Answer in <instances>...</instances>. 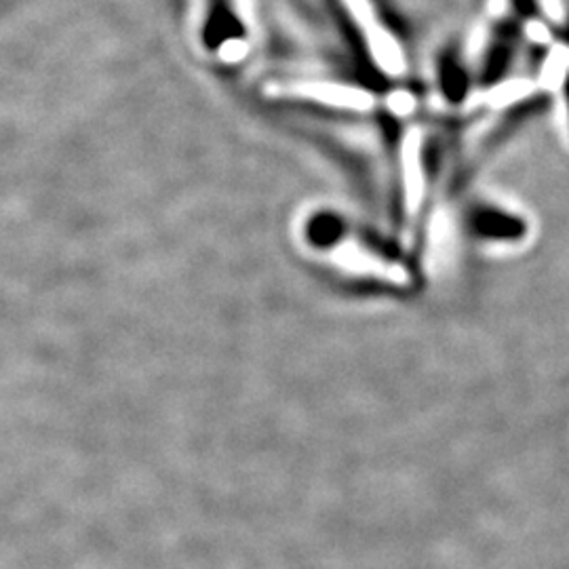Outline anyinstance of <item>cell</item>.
I'll return each mask as SVG.
<instances>
[{
    "mask_svg": "<svg viewBox=\"0 0 569 569\" xmlns=\"http://www.w3.org/2000/svg\"><path fill=\"white\" fill-rule=\"evenodd\" d=\"M510 2H512V7L517 9V13L528 16L529 11L536 7V2H538V0H510Z\"/></svg>",
    "mask_w": 569,
    "mask_h": 569,
    "instance_id": "cell-1",
    "label": "cell"
}]
</instances>
